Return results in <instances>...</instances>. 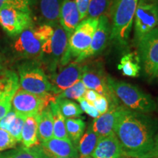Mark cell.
<instances>
[{
    "mask_svg": "<svg viewBox=\"0 0 158 158\" xmlns=\"http://www.w3.org/2000/svg\"><path fill=\"white\" fill-rule=\"evenodd\" d=\"M21 142L27 149L40 144L38 138V122L37 115L27 116L23 123Z\"/></svg>",
    "mask_w": 158,
    "mask_h": 158,
    "instance_id": "obj_20",
    "label": "cell"
},
{
    "mask_svg": "<svg viewBox=\"0 0 158 158\" xmlns=\"http://www.w3.org/2000/svg\"><path fill=\"white\" fill-rule=\"evenodd\" d=\"M158 26V0H139L135 13V40L139 42Z\"/></svg>",
    "mask_w": 158,
    "mask_h": 158,
    "instance_id": "obj_7",
    "label": "cell"
},
{
    "mask_svg": "<svg viewBox=\"0 0 158 158\" xmlns=\"http://www.w3.org/2000/svg\"><path fill=\"white\" fill-rule=\"evenodd\" d=\"M0 25L10 36H19L32 26L31 13L12 7L0 9Z\"/></svg>",
    "mask_w": 158,
    "mask_h": 158,
    "instance_id": "obj_11",
    "label": "cell"
},
{
    "mask_svg": "<svg viewBox=\"0 0 158 158\" xmlns=\"http://www.w3.org/2000/svg\"><path fill=\"white\" fill-rule=\"evenodd\" d=\"M61 113L64 118H76L81 115L83 111L80 106L69 99L55 98Z\"/></svg>",
    "mask_w": 158,
    "mask_h": 158,
    "instance_id": "obj_27",
    "label": "cell"
},
{
    "mask_svg": "<svg viewBox=\"0 0 158 158\" xmlns=\"http://www.w3.org/2000/svg\"><path fill=\"white\" fill-rule=\"evenodd\" d=\"M85 158H92V157H85Z\"/></svg>",
    "mask_w": 158,
    "mask_h": 158,
    "instance_id": "obj_45",
    "label": "cell"
},
{
    "mask_svg": "<svg viewBox=\"0 0 158 158\" xmlns=\"http://www.w3.org/2000/svg\"><path fill=\"white\" fill-rule=\"evenodd\" d=\"M138 56L146 76L156 78L158 73V27L138 42Z\"/></svg>",
    "mask_w": 158,
    "mask_h": 158,
    "instance_id": "obj_8",
    "label": "cell"
},
{
    "mask_svg": "<svg viewBox=\"0 0 158 158\" xmlns=\"http://www.w3.org/2000/svg\"><path fill=\"white\" fill-rule=\"evenodd\" d=\"M87 89L86 88L84 83L82 81H79L70 86V88L67 89L58 95H56L55 98H64V99H72V100H78V99L84 97L85 92Z\"/></svg>",
    "mask_w": 158,
    "mask_h": 158,
    "instance_id": "obj_29",
    "label": "cell"
},
{
    "mask_svg": "<svg viewBox=\"0 0 158 158\" xmlns=\"http://www.w3.org/2000/svg\"><path fill=\"white\" fill-rule=\"evenodd\" d=\"M7 70L0 73V98L2 96L4 91L5 89L6 82H7Z\"/></svg>",
    "mask_w": 158,
    "mask_h": 158,
    "instance_id": "obj_42",
    "label": "cell"
},
{
    "mask_svg": "<svg viewBox=\"0 0 158 158\" xmlns=\"http://www.w3.org/2000/svg\"><path fill=\"white\" fill-rule=\"evenodd\" d=\"M122 107L118 104L110 105L107 112L94 118L92 127L99 137L107 136L114 133V126Z\"/></svg>",
    "mask_w": 158,
    "mask_h": 158,
    "instance_id": "obj_16",
    "label": "cell"
},
{
    "mask_svg": "<svg viewBox=\"0 0 158 158\" xmlns=\"http://www.w3.org/2000/svg\"><path fill=\"white\" fill-rule=\"evenodd\" d=\"M80 14L76 0H62L59 13V23L69 37L79 24Z\"/></svg>",
    "mask_w": 158,
    "mask_h": 158,
    "instance_id": "obj_17",
    "label": "cell"
},
{
    "mask_svg": "<svg viewBox=\"0 0 158 158\" xmlns=\"http://www.w3.org/2000/svg\"><path fill=\"white\" fill-rule=\"evenodd\" d=\"M45 149L59 157L64 158H78L77 148L70 140L52 138L48 141L40 143Z\"/></svg>",
    "mask_w": 158,
    "mask_h": 158,
    "instance_id": "obj_19",
    "label": "cell"
},
{
    "mask_svg": "<svg viewBox=\"0 0 158 158\" xmlns=\"http://www.w3.org/2000/svg\"><path fill=\"white\" fill-rule=\"evenodd\" d=\"M84 65L78 62H70L61 68L57 73L51 74L50 82L56 97L81 80Z\"/></svg>",
    "mask_w": 158,
    "mask_h": 158,
    "instance_id": "obj_13",
    "label": "cell"
},
{
    "mask_svg": "<svg viewBox=\"0 0 158 158\" xmlns=\"http://www.w3.org/2000/svg\"><path fill=\"white\" fill-rule=\"evenodd\" d=\"M138 0H113L110 7L111 18L110 40L118 46H126L129 40Z\"/></svg>",
    "mask_w": 158,
    "mask_h": 158,
    "instance_id": "obj_2",
    "label": "cell"
},
{
    "mask_svg": "<svg viewBox=\"0 0 158 158\" xmlns=\"http://www.w3.org/2000/svg\"><path fill=\"white\" fill-rule=\"evenodd\" d=\"M157 105H158V99H157Z\"/></svg>",
    "mask_w": 158,
    "mask_h": 158,
    "instance_id": "obj_46",
    "label": "cell"
},
{
    "mask_svg": "<svg viewBox=\"0 0 158 158\" xmlns=\"http://www.w3.org/2000/svg\"><path fill=\"white\" fill-rule=\"evenodd\" d=\"M76 3L80 14V20L82 21L87 17L89 0H76Z\"/></svg>",
    "mask_w": 158,
    "mask_h": 158,
    "instance_id": "obj_38",
    "label": "cell"
},
{
    "mask_svg": "<svg viewBox=\"0 0 158 158\" xmlns=\"http://www.w3.org/2000/svg\"><path fill=\"white\" fill-rule=\"evenodd\" d=\"M78 101L80 103V107L81 108L82 111L86 112L88 115H89L94 118H98L100 116V114H99L98 110L96 109L93 105L89 103L84 98L78 99Z\"/></svg>",
    "mask_w": 158,
    "mask_h": 158,
    "instance_id": "obj_36",
    "label": "cell"
},
{
    "mask_svg": "<svg viewBox=\"0 0 158 158\" xmlns=\"http://www.w3.org/2000/svg\"><path fill=\"white\" fill-rule=\"evenodd\" d=\"M49 107H50L51 113H52L53 122H54V138L70 140L68 133H67L65 118L61 113L55 98L49 102Z\"/></svg>",
    "mask_w": 158,
    "mask_h": 158,
    "instance_id": "obj_24",
    "label": "cell"
},
{
    "mask_svg": "<svg viewBox=\"0 0 158 158\" xmlns=\"http://www.w3.org/2000/svg\"><path fill=\"white\" fill-rule=\"evenodd\" d=\"M156 78H158V73H157V76H156Z\"/></svg>",
    "mask_w": 158,
    "mask_h": 158,
    "instance_id": "obj_44",
    "label": "cell"
},
{
    "mask_svg": "<svg viewBox=\"0 0 158 158\" xmlns=\"http://www.w3.org/2000/svg\"><path fill=\"white\" fill-rule=\"evenodd\" d=\"M98 24V19L86 18L77 26L69 37L66 51L59 64L65 66L72 59H76L89 48Z\"/></svg>",
    "mask_w": 158,
    "mask_h": 158,
    "instance_id": "obj_5",
    "label": "cell"
},
{
    "mask_svg": "<svg viewBox=\"0 0 158 158\" xmlns=\"http://www.w3.org/2000/svg\"><path fill=\"white\" fill-rule=\"evenodd\" d=\"M29 150L36 158H64L51 153L48 150L45 149L41 144L31 147Z\"/></svg>",
    "mask_w": 158,
    "mask_h": 158,
    "instance_id": "obj_35",
    "label": "cell"
},
{
    "mask_svg": "<svg viewBox=\"0 0 158 158\" xmlns=\"http://www.w3.org/2000/svg\"><path fill=\"white\" fill-rule=\"evenodd\" d=\"M38 138L40 143L54 138V122L49 105L37 114Z\"/></svg>",
    "mask_w": 158,
    "mask_h": 158,
    "instance_id": "obj_21",
    "label": "cell"
},
{
    "mask_svg": "<svg viewBox=\"0 0 158 158\" xmlns=\"http://www.w3.org/2000/svg\"><path fill=\"white\" fill-rule=\"evenodd\" d=\"M118 70H121L124 76L128 77H137L141 70V60L139 56L134 53L125 54L120 60L117 66Z\"/></svg>",
    "mask_w": 158,
    "mask_h": 158,
    "instance_id": "obj_25",
    "label": "cell"
},
{
    "mask_svg": "<svg viewBox=\"0 0 158 158\" xmlns=\"http://www.w3.org/2000/svg\"><path fill=\"white\" fill-rule=\"evenodd\" d=\"M15 116H16V113L13 110H11L7 115L0 120V128L1 129L7 130V128L10 126V124L12 123Z\"/></svg>",
    "mask_w": 158,
    "mask_h": 158,
    "instance_id": "obj_39",
    "label": "cell"
},
{
    "mask_svg": "<svg viewBox=\"0 0 158 158\" xmlns=\"http://www.w3.org/2000/svg\"><path fill=\"white\" fill-rule=\"evenodd\" d=\"M62 0H38L41 16L46 23L54 26L59 23V13Z\"/></svg>",
    "mask_w": 158,
    "mask_h": 158,
    "instance_id": "obj_22",
    "label": "cell"
},
{
    "mask_svg": "<svg viewBox=\"0 0 158 158\" xmlns=\"http://www.w3.org/2000/svg\"><path fill=\"white\" fill-rule=\"evenodd\" d=\"M81 81L87 89L94 90L100 95L106 97L109 102V106L118 104L117 99L108 88V76L100 63L84 65Z\"/></svg>",
    "mask_w": 158,
    "mask_h": 158,
    "instance_id": "obj_10",
    "label": "cell"
},
{
    "mask_svg": "<svg viewBox=\"0 0 158 158\" xmlns=\"http://www.w3.org/2000/svg\"><path fill=\"white\" fill-rule=\"evenodd\" d=\"M123 152L116 134L100 137L95 149L92 154V158H122Z\"/></svg>",
    "mask_w": 158,
    "mask_h": 158,
    "instance_id": "obj_15",
    "label": "cell"
},
{
    "mask_svg": "<svg viewBox=\"0 0 158 158\" xmlns=\"http://www.w3.org/2000/svg\"><path fill=\"white\" fill-rule=\"evenodd\" d=\"M55 96H40L19 88L12 100V107L15 113L25 117L35 116L46 108Z\"/></svg>",
    "mask_w": 158,
    "mask_h": 158,
    "instance_id": "obj_9",
    "label": "cell"
},
{
    "mask_svg": "<svg viewBox=\"0 0 158 158\" xmlns=\"http://www.w3.org/2000/svg\"><path fill=\"white\" fill-rule=\"evenodd\" d=\"M26 118L25 116L16 114V116L7 129V131L13 136L17 142H21V133Z\"/></svg>",
    "mask_w": 158,
    "mask_h": 158,
    "instance_id": "obj_30",
    "label": "cell"
},
{
    "mask_svg": "<svg viewBox=\"0 0 158 158\" xmlns=\"http://www.w3.org/2000/svg\"><path fill=\"white\" fill-rule=\"evenodd\" d=\"M0 158H36L29 149L20 147L18 149L0 153Z\"/></svg>",
    "mask_w": 158,
    "mask_h": 158,
    "instance_id": "obj_33",
    "label": "cell"
},
{
    "mask_svg": "<svg viewBox=\"0 0 158 158\" xmlns=\"http://www.w3.org/2000/svg\"><path fill=\"white\" fill-rule=\"evenodd\" d=\"M7 70L6 69V62L4 57L0 54V73Z\"/></svg>",
    "mask_w": 158,
    "mask_h": 158,
    "instance_id": "obj_43",
    "label": "cell"
},
{
    "mask_svg": "<svg viewBox=\"0 0 158 158\" xmlns=\"http://www.w3.org/2000/svg\"><path fill=\"white\" fill-rule=\"evenodd\" d=\"M99 138L100 137L92 129V124H91L87 127L85 133L81 138L77 145V150L79 157L81 158H85L92 155L98 144Z\"/></svg>",
    "mask_w": 158,
    "mask_h": 158,
    "instance_id": "obj_23",
    "label": "cell"
},
{
    "mask_svg": "<svg viewBox=\"0 0 158 158\" xmlns=\"http://www.w3.org/2000/svg\"><path fill=\"white\" fill-rule=\"evenodd\" d=\"M108 86L118 101L127 109L142 114L155 111L157 104L151 95L129 83L108 76Z\"/></svg>",
    "mask_w": 158,
    "mask_h": 158,
    "instance_id": "obj_3",
    "label": "cell"
},
{
    "mask_svg": "<svg viewBox=\"0 0 158 158\" xmlns=\"http://www.w3.org/2000/svg\"><path fill=\"white\" fill-rule=\"evenodd\" d=\"M158 157V132H157L154 138V144L152 149L148 154L146 158H155Z\"/></svg>",
    "mask_w": 158,
    "mask_h": 158,
    "instance_id": "obj_41",
    "label": "cell"
},
{
    "mask_svg": "<svg viewBox=\"0 0 158 158\" xmlns=\"http://www.w3.org/2000/svg\"><path fill=\"white\" fill-rule=\"evenodd\" d=\"M65 125L69 139L73 143L74 146H77L84 135L86 124L81 118H70L65 119Z\"/></svg>",
    "mask_w": 158,
    "mask_h": 158,
    "instance_id": "obj_26",
    "label": "cell"
},
{
    "mask_svg": "<svg viewBox=\"0 0 158 158\" xmlns=\"http://www.w3.org/2000/svg\"><path fill=\"white\" fill-rule=\"evenodd\" d=\"M99 95H100V94H99L97 92H95V91L92 89H86L83 98H84L89 103L92 105L93 102L97 100V98H98Z\"/></svg>",
    "mask_w": 158,
    "mask_h": 158,
    "instance_id": "obj_40",
    "label": "cell"
},
{
    "mask_svg": "<svg viewBox=\"0 0 158 158\" xmlns=\"http://www.w3.org/2000/svg\"><path fill=\"white\" fill-rule=\"evenodd\" d=\"M30 4L31 0H0V9L12 7L31 13Z\"/></svg>",
    "mask_w": 158,
    "mask_h": 158,
    "instance_id": "obj_31",
    "label": "cell"
},
{
    "mask_svg": "<svg viewBox=\"0 0 158 158\" xmlns=\"http://www.w3.org/2000/svg\"><path fill=\"white\" fill-rule=\"evenodd\" d=\"M17 141L7 130L0 128V152L15 147Z\"/></svg>",
    "mask_w": 158,
    "mask_h": 158,
    "instance_id": "obj_32",
    "label": "cell"
},
{
    "mask_svg": "<svg viewBox=\"0 0 158 158\" xmlns=\"http://www.w3.org/2000/svg\"><path fill=\"white\" fill-rule=\"evenodd\" d=\"M113 0H89L87 18L99 19L110 9Z\"/></svg>",
    "mask_w": 158,
    "mask_h": 158,
    "instance_id": "obj_28",
    "label": "cell"
},
{
    "mask_svg": "<svg viewBox=\"0 0 158 158\" xmlns=\"http://www.w3.org/2000/svg\"><path fill=\"white\" fill-rule=\"evenodd\" d=\"M19 88V76L13 71L7 70L5 89L0 98V120L12 110V100Z\"/></svg>",
    "mask_w": 158,
    "mask_h": 158,
    "instance_id": "obj_18",
    "label": "cell"
},
{
    "mask_svg": "<svg viewBox=\"0 0 158 158\" xmlns=\"http://www.w3.org/2000/svg\"><path fill=\"white\" fill-rule=\"evenodd\" d=\"M93 106L98 110L100 115H102L108 111L109 108V102L106 97L102 95H99L97 100L93 102Z\"/></svg>",
    "mask_w": 158,
    "mask_h": 158,
    "instance_id": "obj_37",
    "label": "cell"
},
{
    "mask_svg": "<svg viewBox=\"0 0 158 158\" xmlns=\"http://www.w3.org/2000/svg\"><path fill=\"white\" fill-rule=\"evenodd\" d=\"M44 42L37 36L35 27L32 26L21 33L13 43V48L19 56L35 59L40 56Z\"/></svg>",
    "mask_w": 158,
    "mask_h": 158,
    "instance_id": "obj_12",
    "label": "cell"
},
{
    "mask_svg": "<svg viewBox=\"0 0 158 158\" xmlns=\"http://www.w3.org/2000/svg\"><path fill=\"white\" fill-rule=\"evenodd\" d=\"M54 34L43 44L39 56L41 62L52 73H56L57 66L66 51L69 39V35L60 23L54 26Z\"/></svg>",
    "mask_w": 158,
    "mask_h": 158,
    "instance_id": "obj_6",
    "label": "cell"
},
{
    "mask_svg": "<svg viewBox=\"0 0 158 158\" xmlns=\"http://www.w3.org/2000/svg\"><path fill=\"white\" fill-rule=\"evenodd\" d=\"M110 24L109 20L106 15H102L98 19V27L94 31L89 48L84 54L75 59L74 62L81 63L89 57L101 53L108 44V40H110Z\"/></svg>",
    "mask_w": 158,
    "mask_h": 158,
    "instance_id": "obj_14",
    "label": "cell"
},
{
    "mask_svg": "<svg viewBox=\"0 0 158 158\" xmlns=\"http://www.w3.org/2000/svg\"><path fill=\"white\" fill-rule=\"evenodd\" d=\"M35 31H36L37 36L45 43V41H47L52 37L54 31V28L53 26L48 24V23H44V24L35 27Z\"/></svg>",
    "mask_w": 158,
    "mask_h": 158,
    "instance_id": "obj_34",
    "label": "cell"
},
{
    "mask_svg": "<svg viewBox=\"0 0 158 158\" xmlns=\"http://www.w3.org/2000/svg\"><path fill=\"white\" fill-rule=\"evenodd\" d=\"M20 88L40 96L54 95V90L48 76L36 61H28L19 67Z\"/></svg>",
    "mask_w": 158,
    "mask_h": 158,
    "instance_id": "obj_4",
    "label": "cell"
},
{
    "mask_svg": "<svg viewBox=\"0 0 158 158\" xmlns=\"http://www.w3.org/2000/svg\"><path fill=\"white\" fill-rule=\"evenodd\" d=\"M114 132L122 146L123 156L146 158L152 149L154 138L157 132V122L146 114L122 106Z\"/></svg>",
    "mask_w": 158,
    "mask_h": 158,
    "instance_id": "obj_1",
    "label": "cell"
}]
</instances>
